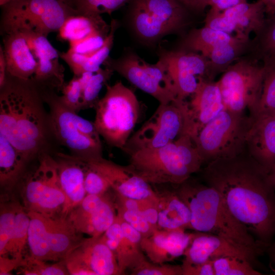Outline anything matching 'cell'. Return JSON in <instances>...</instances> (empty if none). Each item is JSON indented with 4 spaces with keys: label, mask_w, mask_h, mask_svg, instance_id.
<instances>
[{
    "label": "cell",
    "mask_w": 275,
    "mask_h": 275,
    "mask_svg": "<svg viewBox=\"0 0 275 275\" xmlns=\"http://www.w3.org/2000/svg\"><path fill=\"white\" fill-rule=\"evenodd\" d=\"M110 67L133 85L156 99L161 104L177 100V94L163 61L159 57L155 64L146 62L129 51L120 58L105 61Z\"/></svg>",
    "instance_id": "7c38bea8"
},
{
    "label": "cell",
    "mask_w": 275,
    "mask_h": 275,
    "mask_svg": "<svg viewBox=\"0 0 275 275\" xmlns=\"http://www.w3.org/2000/svg\"><path fill=\"white\" fill-rule=\"evenodd\" d=\"M85 162L105 177L115 194L157 202L158 194L152 189L151 184L129 165L121 166L103 157Z\"/></svg>",
    "instance_id": "ffe728a7"
},
{
    "label": "cell",
    "mask_w": 275,
    "mask_h": 275,
    "mask_svg": "<svg viewBox=\"0 0 275 275\" xmlns=\"http://www.w3.org/2000/svg\"><path fill=\"white\" fill-rule=\"evenodd\" d=\"M28 162L3 135L0 134V181L1 186L14 185Z\"/></svg>",
    "instance_id": "4dcf8cb0"
},
{
    "label": "cell",
    "mask_w": 275,
    "mask_h": 275,
    "mask_svg": "<svg viewBox=\"0 0 275 275\" xmlns=\"http://www.w3.org/2000/svg\"><path fill=\"white\" fill-rule=\"evenodd\" d=\"M264 64L246 54L235 61L217 81L226 109L250 112L257 105L265 73Z\"/></svg>",
    "instance_id": "30bf717a"
},
{
    "label": "cell",
    "mask_w": 275,
    "mask_h": 275,
    "mask_svg": "<svg viewBox=\"0 0 275 275\" xmlns=\"http://www.w3.org/2000/svg\"><path fill=\"white\" fill-rule=\"evenodd\" d=\"M64 260L69 274H121L115 255L100 237L82 239Z\"/></svg>",
    "instance_id": "e0dca14e"
},
{
    "label": "cell",
    "mask_w": 275,
    "mask_h": 275,
    "mask_svg": "<svg viewBox=\"0 0 275 275\" xmlns=\"http://www.w3.org/2000/svg\"><path fill=\"white\" fill-rule=\"evenodd\" d=\"M37 59V67L32 79L40 89L61 91L65 84V69L60 63V52L45 37L29 31H21Z\"/></svg>",
    "instance_id": "44dd1931"
},
{
    "label": "cell",
    "mask_w": 275,
    "mask_h": 275,
    "mask_svg": "<svg viewBox=\"0 0 275 275\" xmlns=\"http://www.w3.org/2000/svg\"><path fill=\"white\" fill-rule=\"evenodd\" d=\"M18 204L8 203L1 204L0 256H4L6 249L13 230Z\"/></svg>",
    "instance_id": "f35d334b"
},
{
    "label": "cell",
    "mask_w": 275,
    "mask_h": 275,
    "mask_svg": "<svg viewBox=\"0 0 275 275\" xmlns=\"http://www.w3.org/2000/svg\"><path fill=\"white\" fill-rule=\"evenodd\" d=\"M40 90L48 107L49 126L53 139L66 147L71 155L83 161L103 157L100 136L94 122L67 108L54 91Z\"/></svg>",
    "instance_id": "5b68a950"
},
{
    "label": "cell",
    "mask_w": 275,
    "mask_h": 275,
    "mask_svg": "<svg viewBox=\"0 0 275 275\" xmlns=\"http://www.w3.org/2000/svg\"><path fill=\"white\" fill-rule=\"evenodd\" d=\"M130 270L132 275H182L181 265L155 263L146 258Z\"/></svg>",
    "instance_id": "b9f144b4"
},
{
    "label": "cell",
    "mask_w": 275,
    "mask_h": 275,
    "mask_svg": "<svg viewBox=\"0 0 275 275\" xmlns=\"http://www.w3.org/2000/svg\"><path fill=\"white\" fill-rule=\"evenodd\" d=\"M267 171L269 180L275 188V164Z\"/></svg>",
    "instance_id": "9f6ffc18"
},
{
    "label": "cell",
    "mask_w": 275,
    "mask_h": 275,
    "mask_svg": "<svg viewBox=\"0 0 275 275\" xmlns=\"http://www.w3.org/2000/svg\"><path fill=\"white\" fill-rule=\"evenodd\" d=\"M159 58L166 65L177 100H185L196 91L199 77L209 79V61L199 53L180 48L166 50L160 51Z\"/></svg>",
    "instance_id": "2e32d148"
},
{
    "label": "cell",
    "mask_w": 275,
    "mask_h": 275,
    "mask_svg": "<svg viewBox=\"0 0 275 275\" xmlns=\"http://www.w3.org/2000/svg\"><path fill=\"white\" fill-rule=\"evenodd\" d=\"M110 28L111 24H107L101 15L78 12L66 19L58 32V39L70 42Z\"/></svg>",
    "instance_id": "83f0119b"
},
{
    "label": "cell",
    "mask_w": 275,
    "mask_h": 275,
    "mask_svg": "<svg viewBox=\"0 0 275 275\" xmlns=\"http://www.w3.org/2000/svg\"><path fill=\"white\" fill-rule=\"evenodd\" d=\"M247 2V0H210L209 12L219 13L240 4Z\"/></svg>",
    "instance_id": "f907efd6"
},
{
    "label": "cell",
    "mask_w": 275,
    "mask_h": 275,
    "mask_svg": "<svg viewBox=\"0 0 275 275\" xmlns=\"http://www.w3.org/2000/svg\"><path fill=\"white\" fill-rule=\"evenodd\" d=\"M265 252H266L270 260L275 259V242H272L269 244L265 249Z\"/></svg>",
    "instance_id": "11a10c76"
},
{
    "label": "cell",
    "mask_w": 275,
    "mask_h": 275,
    "mask_svg": "<svg viewBox=\"0 0 275 275\" xmlns=\"http://www.w3.org/2000/svg\"><path fill=\"white\" fill-rule=\"evenodd\" d=\"M189 100L178 101L184 119L182 134L193 140L201 130L225 109L217 81L199 77L196 91Z\"/></svg>",
    "instance_id": "9a60e30c"
},
{
    "label": "cell",
    "mask_w": 275,
    "mask_h": 275,
    "mask_svg": "<svg viewBox=\"0 0 275 275\" xmlns=\"http://www.w3.org/2000/svg\"><path fill=\"white\" fill-rule=\"evenodd\" d=\"M59 99L62 104L70 110L78 113L81 111V87L77 76L74 75L62 89Z\"/></svg>",
    "instance_id": "ee69618b"
},
{
    "label": "cell",
    "mask_w": 275,
    "mask_h": 275,
    "mask_svg": "<svg viewBox=\"0 0 275 275\" xmlns=\"http://www.w3.org/2000/svg\"><path fill=\"white\" fill-rule=\"evenodd\" d=\"M248 54L262 63L275 60V13L266 18L261 30L252 39Z\"/></svg>",
    "instance_id": "1f68e13d"
},
{
    "label": "cell",
    "mask_w": 275,
    "mask_h": 275,
    "mask_svg": "<svg viewBox=\"0 0 275 275\" xmlns=\"http://www.w3.org/2000/svg\"><path fill=\"white\" fill-rule=\"evenodd\" d=\"M84 185L87 195H103L111 188L105 177L87 163Z\"/></svg>",
    "instance_id": "bcb514c9"
},
{
    "label": "cell",
    "mask_w": 275,
    "mask_h": 275,
    "mask_svg": "<svg viewBox=\"0 0 275 275\" xmlns=\"http://www.w3.org/2000/svg\"><path fill=\"white\" fill-rule=\"evenodd\" d=\"M195 234L185 230L157 228L150 235L143 237L141 246L151 262L166 263L183 256Z\"/></svg>",
    "instance_id": "7402d4cb"
},
{
    "label": "cell",
    "mask_w": 275,
    "mask_h": 275,
    "mask_svg": "<svg viewBox=\"0 0 275 275\" xmlns=\"http://www.w3.org/2000/svg\"><path fill=\"white\" fill-rule=\"evenodd\" d=\"M129 157L128 165L148 182L155 184L178 186L199 172L203 164L187 134L162 147L138 150Z\"/></svg>",
    "instance_id": "277c9868"
},
{
    "label": "cell",
    "mask_w": 275,
    "mask_h": 275,
    "mask_svg": "<svg viewBox=\"0 0 275 275\" xmlns=\"http://www.w3.org/2000/svg\"><path fill=\"white\" fill-rule=\"evenodd\" d=\"M24 259L22 257L8 258L4 256H0V274H10L14 268L22 266L24 264Z\"/></svg>",
    "instance_id": "681fc988"
},
{
    "label": "cell",
    "mask_w": 275,
    "mask_h": 275,
    "mask_svg": "<svg viewBox=\"0 0 275 275\" xmlns=\"http://www.w3.org/2000/svg\"><path fill=\"white\" fill-rule=\"evenodd\" d=\"M190 13H199L209 6L210 0H176Z\"/></svg>",
    "instance_id": "816d5d0a"
},
{
    "label": "cell",
    "mask_w": 275,
    "mask_h": 275,
    "mask_svg": "<svg viewBox=\"0 0 275 275\" xmlns=\"http://www.w3.org/2000/svg\"><path fill=\"white\" fill-rule=\"evenodd\" d=\"M205 184L220 194L234 216L266 248L275 236V188L267 171L247 152L207 163Z\"/></svg>",
    "instance_id": "6da1fadb"
},
{
    "label": "cell",
    "mask_w": 275,
    "mask_h": 275,
    "mask_svg": "<svg viewBox=\"0 0 275 275\" xmlns=\"http://www.w3.org/2000/svg\"><path fill=\"white\" fill-rule=\"evenodd\" d=\"M235 25L236 36L250 39V35L258 33L263 26L266 18L264 7L259 1L238 4L221 12Z\"/></svg>",
    "instance_id": "4316f807"
},
{
    "label": "cell",
    "mask_w": 275,
    "mask_h": 275,
    "mask_svg": "<svg viewBox=\"0 0 275 275\" xmlns=\"http://www.w3.org/2000/svg\"><path fill=\"white\" fill-rule=\"evenodd\" d=\"M261 2L265 9V14L267 17L275 13V0H258Z\"/></svg>",
    "instance_id": "db71d44e"
},
{
    "label": "cell",
    "mask_w": 275,
    "mask_h": 275,
    "mask_svg": "<svg viewBox=\"0 0 275 275\" xmlns=\"http://www.w3.org/2000/svg\"><path fill=\"white\" fill-rule=\"evenodd\" d=\"M176 191L190 210L189 229L217 235L265 252L264 246L234 216L213 187L189 178L178 185Z\"/></svg>",
    "instance_id": "3957f363"
},
{
    "label": "cell",
    "mask_w": 275,
    "mask_h": 275,
    "mask_svg": "<svg viewBox=\"0 0 275 275\" xmlns=\"http://www.w3.org/2000/svg\"><path fill=\"white\" fill-rule=\"evenodd\" d=\"M60 186L66 197L62 211L66 217L87 195L84 181L87 163L71 154L58 153L54 158Z\"/></svg>",
    "instance_id": "603a6c76"
},
{
    "label": "cell",
    "mask_w": 275,
    "mask_h": 275,
    "mask_svg": "<svg viewBox=\"0 0 275 275\" xmlns=\"http://www.w3.org/2000/svg\"><path fill=\"white\" fill-rule=\"evenodd\" d=\"M182 275H215L212 260L196 264H181Z\"/></svg>",
    "instance_id": "c3c4849f"
},
{
    "label": "cell",
    "mask_w": 275,
    "mask_h": 275,
    "mask_svg": "<svg viewBox=\"0 0 275 275\" xmlns=\"http://www.w3.org/2000/svg\"><path fill=\"white\" fill-rule=\"evenodd\" d=\"M30 218L28 212L18 205L14 226L6 249L5 254H10L12 257H22V252L28 242V230Z\"/></svg>",
    "instance_id": "836d02e7"
},
{
    "label": "cell",
    "mask_w": 275,
    "mask_h": 275,
    "mask_svg": "<svg viewBox=\"0 0 275 275\" xmlns=\"http://www.w3.org/2000/svg\"><path fill=\"white\" fill-rule=\"evenodd\" d=\"M130 0H76L74 8L80 13L111 14Z\"/></svg>",
    "instance_id": "ab89813d"
},
{
    "label": "cell",
    "mask_w": 275,
    "mask_h": 275,
    "mask_svg": "<svg viewBox=\"0 0 275 275\" xmlns=\"http://www.w3.org/2000/svg\"><path fill=\"white\" fill-rule=\"evenodd\" d=\"M251 117L253 122L246 138V150L268 170L275 164V115Z\"/></svg>",
    "instance_id": "d4e9b609"
},
{
    "label": "cell",
    "mask_w": 275,
    "mask_h": 275,
    "mask_svg": "<svg viewBox=\"0 0 275 275\" xmlns=\"http://www.w3.org/2000/svg\"><path fill=\"white\" fill-rule=\"evenodd\" d=\"M105 86V94L94 108V123L108 146L123 150L139 120L140 103L121 81Z\"/></svg>",
    "instance_id": "8992f818"
},
{
    "label": "cell",
    "mask_w": 275,
    "mask_h": 275,
    "mask_svg": "<svg viewBox=\"0 0 275 275\" xmlns=\"http://www.w3.org/2000/svg\"><path fill=\"white\" fill-rule=\"evenodd\" d=\"M215 275H260L249 261L234 256H223L212 260Z\"/></svg>",
    "instance_id": "d590c367"
},
{
    "label": "cell",
    "mask_w": 275,
    "mask_h": 275,
    "mask_svg": "<svg viewBox=\"0 0 275 275\" xmlns=\"http://www.w3.org/2000/svg\"><path fill=\"white\" fill-rule=\"evenodd\" d=\"M252 39H245L204 25L190 30L183 38L180 49L199 53L209 61V79L223 73L249 52Z\"/></svg>",
    "instance_id": "8fae6325"
},
{
    "label": "cell",
    "mask_w": 275,
    "mask_h": 275,
    "mask_svg": "<svg viewBox=\"0 0 275 275\" xmlns=\"http://www.w3.org/2000/svg\"><path fill=\"white\" fill-rule=\"evenodd\" d=\"M115 195L116 205L140 212L154 229L158 228L157 202L133 199L116 194Z\"/></svg>",
    "instance_id": "8d00e7d4"
},
{
    "label": "cell",
    "mask_w": 275,
    "mask_h": 275,
    "mask_svg": "<svg viewBox=\"0 0 275 275\" xmlns=\"http://www.w3.org/2000/svg\"><path fill=\"white\" fill-rule=\"evenodd\" d=\"M265 73L259 101L251 117L261 115H275V60L263 63Z\"/></svg>",
    "instance_id": "d6a6232c"
},
{
    "label": "cell",
    "mask_w": 275,
    "mask_h": 275,
    "mask_svg": "<svg viewBox=\"0 0 275 275\" xmlns=\"http://www.w3.org/2000/svg\"><path fill=\"white\" fill-rule=\"evenodd\" d=\"M105 195H87L68 213L67 218L78 233L98 237L114 223L116 205Z\"/></svg>",
    "instance_id": "d6986e66"
},
{
    "label": "cell",
    "mask_w": 275,
    "mask_h": 275,
    "mask_svg": "<svg viewBox=\"0 0 275 275\" xmlns=\"http://www.w3.org/2000/svg\"><path fill=\"white\" fill-rule=\"evenodd\" d=\"M129 16L137 36L153 43L179 33L189 24V14L176 0H130Z\"/></svg>",
    "instance_id": "9c48e42d"
},
{
    "label": "cell",
    "mask_w": 275,
    "mask_h": 275,
    "mask_svg": "<svg viewBox=\"0 0 275 275\" xmlns=\"http://www.w3.org/2000/svg\"><path fill=\"white\" fill-rule=\"evenodd\" d=\"M183 126L178 101L159 104L152 116L130 136L123 150L129 155L139 150L163 146L181 135Z\"/></svg>",
    "instance_id": "5bb4252c"
},
{
    "label": "cell",
    "mask_w": 275,
    "mask_h": 275,
    "mask_svg": "<svg viewBox=\"0 0 275 275\" xmlns=\"http://www.w3.org/2000/svg\"><path fill=\"white\" fill-rule=\"evenodd\" d=\"M252 122L253 119L244 112L222 111L193 140L203 163L245 151Z\"/></svg>",
    "instance_id": "ba28073f"
},
{
    "label": "cell",
    "mask_w": 275,
    "mask_h": 275,
    "mask_svg": "<svg viewBox=\"0 0 275 275\" xmlns=\"http://www.w3.org/2000/svg\"><path fill=\"white\" fill-rule=\"evenodd\" d=\"M117 215L140 232L145 237L150 235L154 229L140 212L126 209L116 204Z\"/></svg>",
    "instance_id": "f6af8a7d"
},
{
    "label": "cell",
    "mask_w": 275,
    "mask_h": 275,
    "mask_svg": "<svg viewBox=\"0 0 275 275\" xmlns=\"http://www.w3.org/2000/svg\"><path fill=\"white\" fill-rule=\"evenodd\" d=\"M45 262L31 256L24 259L22 266L24 267L23 273L30 275L69 274L64 260L53 264H46Z\"/></svg>",
    "instance_id": "60d3db41"
},
{
    "label": "cell",
    "mask_w": 275,
    "mask_h": 275,
    "mask_svg": "<svg viewBox=\"0 0 275 275\" xmlns=\"http://www.w3.org/2000/svg\"><path fill=\"white\" fill-rule=\"evenodd\" d=\"M67 3H69V4L71 5L74 7V3L75 2L76 0H63Z\"/></svg>",
    "instance_id": "91938a15"
},
{
    "label": "cell",
    "mask_w": 275,
    "mask_h": 275,
    "mask_svg": "<svg viewBox=\"0 0 275 275\" xmlns=\"http://www.w3.org/2000/svg\"><path fill=\"white\" fill-rule=\"evenodd\" d=\"M2 7L3 34L29 31L47 37L58 32L69 16L79 12L63 0H12Z\"/></svg>",
    "instance_id": "52a82bcc"
},
{
    "label": "cell",
    "mask_w": 275,
    "mask_h": 275,
    "mask_svg": "<svg viewBox=\"0 0 275 275\" xmlns=\"http://www.w3.org/2000/svg\"><path fill=\"white\" fill-rule=\"evenodd\" d=\"M11 1L12 0H0V5L2 6Z\"/></svg>",
    "instance_id": "680465c9"
},
{
    "label": "cell",
    "mask_w": 275,
    "mask_h": 275,
    "mask_svg": "<svg viewBox=\"0 0 275 275\" xmlns=\"http://www.w3.org/2000/svg\"><path fill=\"white\" fill-rule=\"evenodd\" d=\"M204 22L205 26L236 36V29L235 25L222 12L212 13L208 11Z\"/></svg>",
    "instance_id": "7dc6e473"
},
{
    "label": "cell",
    "mask_w": 275,
    "mask_h": 275,
    "mask_svg": "<svg viewBox=\"0 0 275 275\" xmlns=\"http://www.w3.org/2000/svg\"><path fill=\"white\" fill-rule=\"evenodd\" d=\"M7 76V63L3 47L0 46V87L4 84Z\"/></svg>",
    "instance_id": "f5cc1de1"
},
{
    "label": "cell",
    "mask_w": 275,
    "mask_h": 275,
    "mask_svg": "<svg viewBox=\"0 0 275 275\" xmlns=\"http://www.w3.org/2000/svg\"><path fill=\"white\" fill-rule=\"evenodd\" d=\"M44 103L40 90L32 80L7 74L0 87V134L28 162L48 153L53 138Z\"/></svg>",
    "instance_id": "7a4b0ae2"
},
{
    "label": "cell",
    "mask_w": 275,
    "mask_h": 275,
    "mask_svg": "<svg viewBox=\"0 0 275 275\" xmlns=\"http://www.w3.org/2000/svg\"><path fill=\"white\" fill-rule=\"evenodd\" d=\"M263 253L229 240L223 237L197 232L183 255L182 264H196L223 256L246 260L255 267Z\"/></svg>",
    "instance_id": "ac0fdd59"
},
{
    "label": "cell",
    "mask_w": 275,
    "mask_h": 275,
    "mask_svg": "<svg viewBox=\"0 0 275 275\" xmlns=\"http://www.w3.org/2000/svg\"><path fill=\"white\" fill-rule=\"evenodd\" d=\"M157 208L158 229L167 230L189 229L190 212L176 190L158 194Z\"/></svg>",
    "instance_id": "484cf974"
},
{
    "label": "cell",
    "mask_w": 275,
    "mask_h": 275,
    "mask_svg": "<svg viewBox=\"0 0 275 275\" xmlns=\"http://www.w3.org/2000/svg\"><path fill=\"white\" fill-rule=\"evenodd\" d=\"M114 71L105 66L93 73L82 88L81 109L95 108L99 100V94L102 87L107 84Z\"/></svg>",
    "instance_id": "e575fe53"
},
{
    "label": "cell",
    "mask_w": 275,
    "mask_h": 275,
    "mask_svg": "<svg viewBox=\"0 0 275 275\" xmlns=\"http://www.w3.org/2000/svg\"><path fill=\"white\" fill-rule=\"evenodd\" d=\"M39 163L27 178L23 190L26 208L49 217L61 212L66 197L60 184L56 161L47 153L39 157Z\"/></svg>",
    "instance_id": "4fadbf2b"
},
{
    "label": "cell",
    "mask_w": 275,
    "mask_h": 275,
    "mask_svg": "<svg viewBox=\"0 0 275 275\" xmlns=\"http://www.w3.org/2000/svg\"><path fill=\"white\" fill-rule=\"evenodd\" d=\"M109 29L98 31L87 37L69 43V49L81 54H90L104 44L109 33Z\"/></svg>",
    "instance_id": "7bdbcfd3"
},
{
    "label": "cell",
    "mask_w": 275,
    "mask_h": 275,
    "mask_svg": "<svg viewBox=\"0 0 275 275\" xmlns=\"http://www.w3.org/2000/svg\"><path fill=\"white\" fill-rule=\"evenodd\" d=\"M110 24V32L104 44L95 52L88 54L87 60L83 67V72H97L109 58V54L114 43L115 33L118 26V22L117 20L113 19Z\"/></svg>",
    "instance_id": "74e56055"
},
{
    "label": "cell",
    "mask_w": 275,
    "mask_h": 275,
    "mask_svg": "<svg viewBox=\"0 0 275 275\" xmlns=\"http://www.w3.org/2000/svg\"><path fill=\"white\" fill-rule=\"evenodd\" d=\"M51 251L53 261L64 259L82 240L66 217L49 218Z\"/></svg>",
    "instance_id": "f1b7e54d"
},
{
    "label": "cell",
    "mask_w": 275,
    "mask_h": 275,
    "mask_svg": "<svg viewBox=\"0 0 275 275\" xmlns=\"http://www.w3.org/2000/svg\"><path fill=\"white\" fill-rule=\"evenodd\" d=\"M30 217L28 243L31 257L46 261H53L49 229V217L34 211H28Z\"/></svg>",
    "instance_id": "f546056e"
},
{
    "label": "cell",
    "mask_w": 275,
    "mask_h": 275,
    "mask_svg": "<svg viewBox=\"0 0 275 275\" xmlns=\"http://www.w3.org/2000/svg\"><path fill=\"white\" fill-rule=\"evenodd\" d=\"M3 35L7 74L24 80H32L37 69V61L26 38L20 31Z\"/></svg>",
    "instance_id": "cb8c5ba5"
},
{
    "label": "cell",
    "mask_w": 275,
    "mask_h": 275,
    "mask_svg": "<svg viewBox=\"0 0 275 275\" xmlns=\"http://www.w3.org/2000/svg\"><path fill=\"white\" fill-rule=\"evenodd\" d=\"M271 263L273 264V266H270L271 270L273 272L274 274H275V259L271 260Z\"/></svg>",
    "instance_id": "6f0895ef"
}]
</instances>
